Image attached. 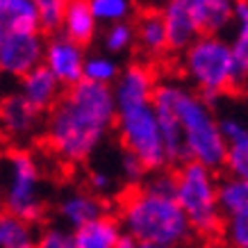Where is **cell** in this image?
Instances as JSON below:
<instances>
[{
  "label": "cell",
  "mask_w": 248,
  "mask_h": 248,
  "mask_svg": "<svg viewBox=\"0 0 248 248\" xmlns=\"http://www.w3.org/2000/svg\"><path fill=\"white\" fill-rule=\"evenodd\" d=\"M123 232L132 234L141 244H162L175 248L189 239L191 223L175 198H164L137 187L130 191L119 210Z\"/></svg>",
  "instance_id": "cell-2"
},
{
  "label": "cell",
  "mask_w": 248,
  "mask_h": 248,
  "mask_svg": "<svg viewBox=\"0 0 248 248\" xmlns=\"http://www.w3.org/2000/svg\"><path fill=\"white\" fill-rule=\"evenodd\" d=\"M146 191H151L155 196H164V198H175V191H178V178H175V171H153L148 173L146 182L141 185Z\"/></svg>",
  "instance_id": "cell-30"
},
{
  "label": "cell",
  "mask_w": 248,
  "mask_h": 248,
  "mask_svg": "<svg viewBox=\"0 0 248 248\" xmlns=\"http://www.w3.org/2000/svg\"><path fill=\"white\" fill-rule=\"evenodd\" d=\"M39 2V30L46 34H60L64 28V14H66V2L62 0H37Z\"/></svg>",
  "instance_id": "cell-26"
},
{
  "label": "cell",
  "mask_w": 248,
  "mask_h": 248,
  "mask_svg": "<svg viewBox=\"0 0 248 248\" xmlns=\"http://www.w3.org/2000/svg\"><path fill=\"white\" fill-rule=\"evenodd\" d=\"M201 37H221L234 25V2L230 0H189Z\"/></svg>",
  "instance_id": "cell-15"
},
{
  "label": "cell",
  "mask_w": 248,
  "mask_h": 248,
  "mask_svg": "<svg viewBox=\"0 0 248 248\" xmlns=\"http://www.w3.org/2000/svg\"><path fill=\"white\" fill-rule=\"evenodd\" d=\"M166 87H169L175 116L180 121L185 148H187V162H198L212 169L214 173L218 169H226L230 146L221 135L214 107L207 105L201 93L178 82H166Z\"/></svg>",
  "instance_id": "cell-3"
},
{
  "label": "cell",
  "mask_w": 248,
  "mask_h": 248,
  "mask_svg": "<svg viewBox=\"0 0 248 248\" xmlns=\"http://www.w3.org/2000/svg\"><path fill=\"white\" fill-rule=\"evenodd\" d=\"M226 171L230 173L232 178L248 180V132L241 137L239 141L230 143L228 159H226Z\"/></svg>",
  "instance_id": "cell-27"
},
{
  "label": "cell",
  "mask_w": 248,
  "mask_h": 248,
  "mask_svg": "<svg viewBox=\"0 0 248 248\" xmlns=\"http://www.w3.org/2000/svg\"><path fill=\"white\" fill-rule=\"evenodd\" d=\"M39 232L34 223L25 218L2 212L0 217V248H37Z\"/></svg>",
  "instance_id": "cell-21"
},
{
  "label": "cell",
  "mask_w": 248,
  "mask_h": 248,
  "mask_svg": "<svg viewBox=\"0 0 248 248\" xmlns=\"http://www.w3.org/2000/svg\"><path fill=\"white\" fill-rule=\"evenodd\" d=\"M232 60H234V87L241 89L248 84V0L234 2V25H232Z\"/></svg>",
  "instance_id": "cell-17"
},
{
  "label": "cell",
  "mask_w": 248,
  "mask_h": 248,
  "mask_svg": "<svg viewBox=\"0 0 248 248\" xmlns=\"http://www.w3.org/2000/svg\"><path fill=\"white\" fill-rule=\"evenodd\" d=\"M116 248H141V241H137L132 234L123 232V237L119 239V244H116Z\"/></svg>",
  "instance_id": "cell-34"
},
{
  "label": "cell",
  "mask_w": 248,
  "mask_h": 248,
  "mask_svg": "<svg viewBox=\"0 0 248 248\" xmlns=\"http://www.w3.org/2000/svg\"><path fill=\"white\" fill-rule=\"evenodd\" d=\"M119 178L125 180L128 185L137 187V185H143L146 178H148V169L143 166V162L139 157H135L132 153L121 151L119 155Z\"/></svg>",
  "instance_id": "cell-28"
},
{
  "label": "cell",
  "mask_w": 248,
  "mask_h": 248,
  "mask_svg": "<svg viewBox=\"0 0 248 248\" xmlns=\"http://www.w3.org/2000/svg\"><path fill=\"white\" fill-rule=\"evenodd\" d=\"M218 205L223 217L248 212V180L228 175L218 182Z\"/></svg>",
  "instance_id": "cell-22"
},
{
  "label": "cell",
  "mask_w": 248,
  "mask_h": 248,
  "mask_svg": "<svg viewBox=\"0 0 248 248\" xmlns=\"http://www.w3.org/2000/svg\"><path fill=\"white\" fill-rule=\"evenodd\" d=\"M87 182H89V191H93L96 196L105 198V196L114 194L116 191V175L112 171H107L103 166H93L87 175Z\"/></svg>",
  "instance_id": "cell-32"
},
{
  "label": "cell",
  "mask_w": 248,
  "mask_h": 248,
  "mask_svg": "<svg viewBox=\"0 0 248 248\" xmlns=\"http://www.w3.org/2000/svg\"><path fill=\"white\" fill-rule=\"evenodd\" d=\"M182 71L196 93L214 107L217 98L234 87V60L230 41L223 37H201L182 55Z\"/></svg>",
  "instance_id": "cell-5"
},
{
  "label": "cell",
  "mask_w": 248,
  "mask_h": 248,
  "mask_svg": "<svg viewBox=\"0 0 248 248\" xmlns=\"http://www.w3.org/2000/svg\"><path fill=\"white\" fill-rule=\"evenodd\" d=\"M137 46L141 48L148 57H159L169 50V39H166V25L162 18V12H143L135 23Z\"/></svg>",
  "instance_id": "cell-19"
},
{
  "label": "cell",
  "mask_w": 248,
  "mask_h": 248,
  "mask_svg": "<svg viewBox=\"0 0 248 248\" xmlns=\"http://www.w3.org/2000/svg\"><path fill=\"white\" fill-rule=\"evenodd\" d=\"M178 191L175 201L187 214L191 230L212 237L223 230V212L218 205V180L214 171L198 162H185L175 171Z\"/></svg>",
  "instance_id": "cell-4"
},
{
  "label": "cell",
  "mask_w": 248,
  "mask_h": 248,
  "mask_svg": "<svg viewBox=\"0 0 248 248\" xmlns=\"http://www.w3.org/2000/svg\"><path fill=\"white\" fill-rule=\"evenodd\" d=\"M162 18L166 25V39L171 53L185 55L201 39V30L194 21L189 0H169L162 7Z\"/></svg>",
  "instance_id": "cell-11"
},
{
  "label": "cell",
  "mask_w": 248,
  "mask_h": 248,
  "mask_svg": "<svg viewBox=\"0 0 248 248\" xmlns=\"http://www.w3.org/2000/svg\"><path fill=\"white\" fill-rule=\"evenodd\" d=\"M123 68L119 66V62L112 55H89L87 64H84V80L93 84H103V87H114L116 80L121 78Z\"/></svg>",
  "instance_id": "cell-23"
},
{
  "label": "cell",
  "mask_w": 248,
  "mask_h": 248,
  "mask_svg": "<svg viewBox=\"0 0 248 248\" xmlns=\"http://www.w3.org/2000/svg\"><path fill=\"white\" fill-rule=\"evenodd\" d=\"M119 107L116 116V135L123 151L132 153L143 162L148 171H164L169 166L164 137L159 128V119L153 100L125 103Z\"/></svg>",
  "instance_id": "cell-6"
},
{
  "label": "cell",
  "mask_w": 248,
  "mask_h": 248,
  "mask_svg": "<svg viewBox=\"0 0 248 248\" xmlns=\"http://www.w3.org/2000/svg\"><path fill=\"white\" fill-rule=\"evenodd\" d=\"M141 248H169V246H162V244H141Z\"/></svg>",
  "instance_id": "cell-35"
},
{
  "label": "cell",
  "mask_w": 248,
  "mask_h": 248,
  "mask_svg": "<svg viewBox=\"0 0 248 248\" xmlns=\"http://www.w3.org/2000/svg\"><path fill=\"white\" fill-rule=\"evenodd\" d=\"M89 55L84 53V46L76 44L73 39L64 34L46 39V53H44V66L57 78L62 87H76L84 80V64Z\"/></svg>",
  "instance_id": "cell-9"
},
{
  "label": "cell",
  "mask_w": 248,
  "mask_h": 248,
  "mask_svg": "<svg viewBox=\"0 0 248 248\" xmlns=\"http://www.w3.org/2000/svg\"><path fill=\"white\" fill-rule=\"evenodd\" d=\"M105 201L89 189H71L57 201V218L68 230H80L107 214Z\"/></svg>",
  "instance_id": "cell-10"
},
{
  "label": "cell",
  "mask_w": 248,
  "mask_h": 248,
  "mask_svg": "<svg viewBox=\"0 0 248 248\" xmlns=\"http://www.w3.org/2000/svg\"><path fill=\"white\" fill-rule=\"evenodd\" d=\"M0 32H41L37 0H2Z\"/></svg>",
  "instance_id": "cell-18"
},
{
  "label": "cell",
  "mask_w": 248,
  "mask_h": 248,
  "mask_svg": "<svg viewBox=\"0 0 248 248\" xmlns=\"http://www.w3.org/2000/svg\"><path fill=\"white\" fill-rule=\"evenodd\" d=\"M116 98L112 87L82 80L66 89L48 114L44 137L48 148L68 164L89 159L103 146L109 130L116 128Z\"/></svg>",
  "instance_id": "cell-1"
},
{
  "label": "cell",
  "mask_w": 248,
  "mask_h": 248,
  "mask_svg": "<svg viewBox=\"0 0 248 248\" xmlns=\"http://www.w3.org/2000/svg\"><path fill=\"white\" fill-rule=\"evenodd\" d=\"M137 44L135 23H116L103 30V50L105 55H121Z\"/></svg>",
  "instance_id": "cell-24"
},
{
  "label": "cell",
  "mask_w": 248,
  "mask_h": 248,
  "mask_svg": "<svg viewBox=\"0 0 248 248\" xmlns=\"http://www.w3.org/2000/svg\"><path fill=\"white\" fill-rule=\"evenodd\" d=\"M73 234H76V248H116L119 239L123 237V228L119 218L105 214L89 226L76 230Z\"/></svg>",
  "instance_id": "cell-20"
},
{
  "label": "cell",
  "mask_w": 248,
  "mask_h": 248,
  "mask_svg": "<svg viewBox=\"0 0 248 248\" xmlns=\"http://www.w3.org/2000/svg\"><path fill=\"white\" fill-rule=\"evenodd\" d=\"M223 239L228 241L230 248H248V212L226 218Z\"/></svg>",
  "instance_id": "cell-29"
},
{
  "label": "cell",
  "mask_w": 248,
  "mask_h": 248,
  "mask_svg": "<svg viewBox=\"0 0 248 248\" xmlns=\"http://www.w3.org/2000/svg\"><path fill=\"white\" fill-rule=\"evenodd\" d=\"M44 53L41 32H0V68L7 76L21 80L44 64Z\"/></svg>",
  "instance_id": "cell-8"
},
{
  "label": "cell",
  "mask_w": 248,
  "mask_h": 248,
  "mask_svg": "<svg viewBox=\"0 0 248 248\" xmlns=\"http://www.w3.org/2000/svg\"><path fill=\"white\" fill-rule=\"evenodd\" d=\"M41 114L21 96V93H9L0 103V123L5 137L14 141H25L30 139L39 128Z\"/></svg>",
  "instance_id": "cell-12"
},
{
  "label": "cell",
  "mask_w": 248,
  "mask_h": 248,
  "mask_svg": "<svg viewBox=\"0 0 248 248\" xmlns=\"http://www.w3.org/2000/svg\"><path fill=\"white\" fill-rule=\"evenodd\" d=\"M37 248H76V234L66 226H46L39 232Z\"/></svg>",
  "instance_id": "cell-31"
},
{
  "label": "cell",
  "mask_w": 248,
  "mask_h": 248,
  "mask_svg": "<svg viewBox=\"0 0 248 248\" xmlns=\"http://www.w3.org/2000/svg\"><path fill=\"white\" fill-rule=\"evenodd\" d=\"M155 76L146 64H130L123 68L121 78L114 84V98L116 105H125V103H139V100H153L155 89H157Z\"/></svg>",
  "instance_id": "cell-14"
},
{
  "label": "cell",
  "mask_w": 248,
  "mask_h": 248,
  "mask_svg": "<svg viewBox=\"0 0 248 248\" xmlns=\"http://www.w3.org/2000/svg\"><path fill=\"white\" fill-rule=\"evenodd\" d=\"M89 5L93 9L96 21L103 23L105 28L116 23H128V18L135 12V5L130 0H91Z\"/></svg>",
  "instance_id": "cell-25"
},
{
  "label": "cell",
  "mask_w": 248,
  "mask_h": 248,
  "mask_svg": "<svg viewBox=\"0 0 248 248\" xmlns=\"http://www.w3.org/2000/svg\"><path fill=\"white\" fill-rule=\"evenodd\" d=\"M41 166L28 148H14L5 155V189L2 207L9 214L39 223L44 218L46 203L41 194Z\"/></svg>",
  "instance_id": "cell-7"
},
{
  "label": "cell",
  "mask_w": 248,
  "mask_h": 248,
  "mask_svg": "<svg viewBox=\"0 0 248 248\" xmlns=\"http://www.w3.org/2000/svg\"><path fill=\"white\" fill-rule=\"evenodd\" d=\"M16 93H21L39 114H44V112L50 114L53 107L57 105L62 100V96H64V93H62V84L57 82V78H55L44 64L18 80V91H16Z\"/></svg>",
  "instance_id": "cell-13"
},
{
  "label": "cell",
  "mask_w": 248,
  "mask_h": 248,
  "mask_svg": "<svg viewBox=\"0 0 248 248\" xmlns=\"http://www.w3.org/2000/svg\"><path fill=\"white\" fill-rule=\"evenodd\" d=\"M218 128H221V135L230 146V143L239 141L248 132V123L237 114H223V116H218Z\"/></svg>",
  "instance_id": "cell-33"
},
{
  "label": "cell",
  "mask_w": 248,
  "mask_h": 248,
  "mask_svg": "<svg viewBox=\"0 0 248 248\" xmlns=\"http://www.w3.org/2000/svg\"><path fill=\"white\" fill-rule=\"evenodd\" d=\"M98 25L93 16V9L87 0H71L66 2V14H64V28L62 34L68 39H73L76 44L87 46L91 44L98 34Z\"/></svg>",
  "instance_id": "cell-16"
}]
</instances>
